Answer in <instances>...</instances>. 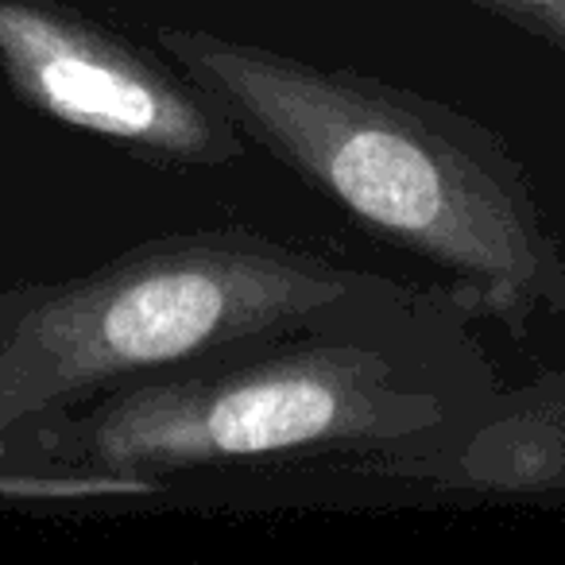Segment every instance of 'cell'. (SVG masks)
Here are the masks:
<instances>
[{
    "label": "cell",
    "mask_w": 565,
    "mask_h": 565,
    "mask_svg": "<svg viewBox=\"0 0 565 565\" xmlns=\"http://www.w3.org/2000/svg\"><path fill=\"white\" fill-rule=\"evenodd\" d=\"M454 287L387 282L28 418L0 477L28 495H140L179 477L333 461L399 477L461 446L503 380Z\"/></svg>",
    "instance_id": "cell-1"
},
{
    "label": "cell",
    "mask_w": 565,
    "mask_h": 565,
    "mask_svg": "<svg viewBox=\"0 0 565 565\" xmlns=\"http://www.w3.org/2000/svg\"><path fill=\"white\" fill-rule=\"evenodd\" d=\"M151 40L248 143L372 236L438 267L511 341L531 338L539 315H565V252L495 128L376 74L205 28H156Z\"/></svg>",
    "instance_id": "cell-2"
},
{
    "label": "cell",
    "mask_w": 565,
    "mask_h": 565,
    "mask_svg": "<svg viewBox=\"0 0 565 565\" xmlns=\"http://www.w3.org/2000/svg\"><path fill=\"white\" fill-rule=\"evenodd\" d=\"M395 282L248 225L163 233L94 271L0 287V446L28 418Z\"/></svg>",
    "instance_id": "cell-3"
},
{
    "label": "cell",
    "mask_w": 565,
    "mask_h": 565,
    "mask_svg": "<svg viewBox=\"0 0 565 565\" xmlns=\"http://www.w3.org/2000/svg\"><path fill=\"white\" fill-rule=\"evenodd\" d=\"M0 74L24 109L151 167L217 171L252 148L179 63L78 4L0 0Z\"/></svg>",
    "instance_id": "cell-4"
},
{
    "label": "cell",
    "mask_w": 565,
    "mask_h": 565,
    "mask_svg": "<svg viewBox=\"0 0 565 565\" xmlns=\"http://www.w3.org/2000/svg\"><path fill=\"white\" fill-rule=\"evenodd\" d=\"M469 4L523 28L550 47L565 51V0H469Z\"/></svg>",
    "instance_id": "cell-5"
}]
</instances>
